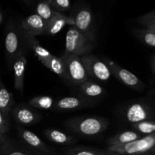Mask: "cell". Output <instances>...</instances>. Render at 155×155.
<instances>
[{
  "mask_svg": "<svg viewBox=\"0 0 155 155\" xmlns=\"http://www.w3.org/2000/svg\"><path fill=\"white\" fill-rule=\"evenodd\" d=\"M64 124L71 131L80 136H95L107 128L108 121L97 117H81L68 120Z\"/></svg>",
  "mask_w": 155,
  "mask_h": 155,
  "instance_id": "obj_1",
  "label": "cell"
},
{
  "mask_svg": "<svg viewBox=\"0 0 155 155\" xmlns=\"http://www.w3.org/2000/svg\"><path fill=\"white\" fill-rule=\"evenodd\" d=\"M155 133L142 136L124 145L109 146L107 151L117 155H154Z\"/></svg>",
  "mask_w": 155,
  "mask_h": 155,
  "instance_id": "obj_2",
  "label": "cell"
},
{
  "mask_svg": "<svg viewBox=\"0 0 155 155\" xmlns=\"http://www.w3.org/2000/svg\"><path fill=\"white\" fill-rule=\"evenodd\" d=\"M92 48L93 43L80 33L74 26L69 28L65 39L64 53L81 57L89 54Z\"/></svg>",
  "mask_w": 155,
  "mask_h": 155,
  "instance_id": "obj_3",
  "label": "cell"
},
{
  "mask_svg": "<svg viewBox=\"0 0 155 155\" xmlns=\"http://www.w3.org/2000/svg\"><path fill=\"white\" fill-rule=\"evenodd\" d=\"M61 58L64 67L67 80L77 86H80L89 80V77L80 57L64 53Z\"/></svg>",
  "mask_w": 155,
  "mask_h": 155,
  "instance_id": "obj_4",
  "label": "cell"
},
{
  "mask_svg": "<svg viewBox=\"0 0 155 155\" xmlns=\"http://www.w3.org/2000/svg\"><path fill=\"white\" fill-rule=\"evenodd\" d=\"M80 58L88 77L102 82L110 80L111 71L105 62L92 54L81 56Z\"/></svg>",
  "mask_w": 155,
  "mask_h": 155,
  "instance_id": "obj_5",
  "label": "cell"
},
{
  "mask_svg": "<svg viewBox=\"0 0 155 155\" xmlns=\"http://www.w3.org/2000/svg\"><path fill=\"white\" fill-rule=\"evenodd\" d=\"M124 117L132 125L142 121L155 119V107L146 101H135L127 106Z\"/></svg>",
  "mask_w": 155,
  "mask_h": 155,
  "instance_id": "obj_6",
  "label": "cell"
},
{
  "mask_svg": "<svg viewBox=\"0 0 155 155\" xmlns=\"http://www.w3.org/2000/svg\"><path fill=\"white\" fill-rule=\"evenodd\" d=\"M74 18L75 21L74 27L92 43H94L95 41V30L92 24V15L90 10L88 8L81 9Z\"/></svg>",
  "mask_w": 155,
  "mask_h": 155,
  "instance_id": "obj_7",
  "label": "cell"
},
{
  "mask_svg": "<svg viewBox=\"0 0 155 155\" xmlns=\"http://www.w3.org/2000/svg\"><path fill=\"white\" fill-rule=\"evenodd\" d=\"M107 64L111 73L113 72L118 80H120L124 85L138 91H142L145 89V84L139 80V77L130 71L123 68L122 67L111 61H108V64Z\"/></svg>",
  "mask_w": 155,
  "mask_h": 155,
  "instance_id": "obj_8",
  "label": "cell"
},
{
  "mask_svg": "<svg viewBox=\"0 0 155 155\" xmlns=\"http://www.w3.org/2000/svg\"><path fill=\"white\" fill-rule=\"evenodd\" d=\"M21 25L26 33L35 37L36 36L46 34L47 23L36 14L24 18Z\"/></svg>",
  "mask_w": 155,
  "mask_h": 155,
  "instance_id": "obj_9",
  "label": "cell"
},
{
  "mask_svg": "<svg viewBox=\"0 0 155 155\" xmlns=\"http://www.w3.org/2000/svg\"><path fill=\"white\" fill-rule=\"evenodd\" d=\"M92 101L83 97H64L54 102L53 109L55 110H71L90 106Z\"/></svg>",
  "mask_w": 155,
  "mask_h": 155,
  "instance_id": "obj_10",
  "label": "cell"
},
{
  "mask_svg": "<svg viewBox=\"0 0 155 155\" xmlns=\"http://www.w3.org/2000/svg\"><path fill=\"white\" fill-rule=\"evenodd\" d=\"M19 35L15 28L10 26L8 29L5 38V47L9 60L13 62L15 58L21 54L19 49Z\"/></svg>",
  "mask_w": 155,
  "mask_h": 155,
  "instance_id": "obj_11",
  "label": "cell"
},
{
  "mask_svg": "<svg viewBox=\"0 0 155 155\" xmlns=\"http://www.w3.org/2000/svg\"><path fill=\"white\" fill-rule=\"evenodd\" d=\"M66 25H75V21L72 17H67L60 12L54 11L52 18L47 24L46 33L48 35L57 34Z\"/></svg>",
  "mask_w": 155,
  "mask_h": 155,
  "instance_id": "obj_12",
  "label": "cell"
},
{
  "mask_svg": "<svg viewBox=\"0 0 155 155\" xmlns=\"http://www.w3.org/2000/svg\"><path fill=\"white\" fill-rule=\"evenodd\" d=\"M26 65H27V59L22 53L15 58V60L13 61L15 88L21 93L24 92V80Z\"/></svg>",
  "mask_w": 155,
  "mask_h": 155,
  "instance_id": "obj_13",
  "label": "cell"
},
{
  "mask_svg": "<svg viewBox=\"0 0 155 155\" xmlns=\"http://www.w3.org/2000/svg\"><path fill=\"white\" fill-rule=\"evenodd\" d=\"M24 36L27 40V43L30 45L31 48L33 49V52H34L35 55L38 58L39 61H40L41 63L44 65L45 67L47 66L48 61L50 59L52 58L53 54H51L48 50L45 49V48L39 44V41L36 39L35 36L29 35L24 32Z\"/></svg>",
  "mask_w": 155,
  "mask_h": 155,
  "instance_id": "obj_14",
  "label": "cell"
},
{
  "mask_svg": "<svg viewBox=\"0 0 155 155\" xmlns=\"http://www.w3.org/2000/svg\"><path fill=\"white\" fill-rule=\"evenodd\" d=\"M79 92L81 95V97L91 101L92 98H96L102 96L105 92V90L98 83L87 80L79 86Z\"/></svg>",
  "mask_w": 155,
  "mask_h": 155,
  "instance_id": "obj_15",
  "label": "cell"
},
{
  "mask_svg": "<svg viewBox=\"0 0 155 155\" xmlns=\"http://www.w3.org/2000/svg\"><path fill=\"white\" fill-rule=\"evenodd\" d=\"M18 133L22 139V140L26 144L34 149L43 151V152H48V149L44 142L35 134L34 133L24 129L20 128L18 130Z\"/></svg>",
  "mask_w": 155,
  "mask_h": 155,
  "instance_id": "obj_16",
  "label": "cell"
},
{
  "mask_svg": "<svg viewBox=\"0 0 155 155\" xmlns=\"http://www.w3.org/2000/svg\"><path fill=\"white\" fill-rule=\"evenodd\" d=\"M142 136L136 131H124L110 138L107 142L109 146L124 145L138 140Z\"/></svg>",
  "mask_w": 155,
  "mask_h": 155,
  "instance_id": "obj_17",
  "label": "cell"
},
{
  "mask_svg": "<svg viewBox=\"0 0 155 155\" xmlns=\"http://www.w3.org/2000/svg\"><path fill=\"white\" fill-rule=\"evenodd\" d=\"M14 117L16 121L23 125H30L37 120V115L26 107H18L14 110Z\"/></svg>",
  "mask_w": 155,
  "mask_h": 155,
  "instance_id": "obj_18",
  "label": "cell"
},
{
  "mask_svg": "<svg viewBox=\"0 0 155 155\" xmlns=\"http://www.w3.org/2000/svg\"><path fill=\"white\" fill-rule=\"evenodd\" d=\"M44 135L49 141L61 145H68L75 142L74 138L57 130H45Z\"/></svg>",
  "mask_w": 155,
  "mask_h": 155,
  "instance_id": "obj_19",
  "label": "cell"
},
{
  "mask_svg": "<svg viewBox=\"0 0 155 155\" xmlns=\"http://www.w3.org/2000/svg\"><path fill=\"white\" fill-rule=\"evenodd\" d=\"M13 104L14 98L12 94L0 83V110L7 117Z\"/></svg>",
  "mask_w": 155,
  "mask_h": 155,
  "instance_id": "obj_20",
  "label": "cell"
},
{
  "mask_svg": "<svg viewBox=\"0 0 155 155\" xmlns=\"http://www.w3.org/2000/svg\"><path fill=\"white\" fill-rule=\"evenodd\" d=\"M29 104L35 108L48 110L54 107V101L51 96L42 95V96H36L32 98L29 101Z\"/></svg>",
  "mask_w": 155,
  "mask_h": 155,
  "instance_id": "obj_21",
  "label": "cell"
},
{
  "mask_svg": "<svg viewBox=\"0 0 155 155\" xmlns=\"http://www.w3.org/2000/svg\"><path fill=\"white\" fill-rule=\"evenodd\" d=\"M132 128L142 136H149L155 133V119L142 121L132 125Z\"/></svg>",
  "mask_w": 155,
  "mask_h": 155,
  "instance_id": "obj_22",
  "label": "cell"
},
{
  "mask_svg": "<svg viewBox=\"0 0 155 155\" xmlns=\"http://www.w3.org/2000/svg\"><path fill=\"white\" fill-rule=\"evenodd\" d=\"M36 15H39L43 21H45L48 24L51 18H52L54 10L51 8L49 0H47V1L40 2L38 3L36 8Z\"/></svg>",
  "mask_w": 155,
  "mask_h": 155,
  "instance_id": "obj_23",
  "label": "cell"
},
{
  "mask_svg": "<svg viewBox=\"0 0 155 155\" xmlns=\"http://www.w3.org/2000/svg\"><path fill=\"white\" fill-rule=\"evenodd\" d=\"M134 33L143 43L155 48V33L148 29H136Z\"/></svg>",
  "mask_w": 155,
  "mask_h": 155,
  "instance_id": "obj_24",
  "label": "cell"
},
{
  "mask_svg": "<svg viewBox=\"0 0 155 155\" xmlns=\"http://www.w3.org/2000/svg\"><path fill=\"white\" fill-rule=\"evenodd\" d=\"M46 68H48L51 71H52L53 73L58 75L59 77L66 79L64 67V64L61 58H58L53 55L52 58L48 61Z\"/></svg>",
  "mask_w": 155,
  "mask_h": 155,
  "instance_id": "obj_25",
  "label": "cell"
},
{
  "mask_svg": "<svg viewBox=\"0 0 155 155\" xmlns=\"http://www.w3.org/2000/svg\"><path fill=\"white\" fill-rule=\"evenodd\" d=\"M67 155H117L110 151H95V150L84 149V148H74L67 153Z\"/></svg>",
  "mask_w": 155,
  "mask_h": 155,
  "instance_id": "obj_26",
  "label": "cell"
},
{
  "mask_svg": "<svg viewBox=\"0 0 155 155\" xmlns=\"http://www.w3.org/2000/svg\"><path fill=\"white\" fill-rule=\"evenodd\" d=\"M136 21L146 27L155 26V10L139 17V18H137Z\"/></svg>",
  "mask_w": 155,
  "mask_h": 155,
  "instance_id": "obj_27",
  "label": "cell"
},
{
  "mask_svg": "<svg viewBox=\"0 0 155 155\" xmlns=\"http://www.w3.org/2000/svg\"><path fill=\"white\" fill-rule=\"evenodd\" d=\"M50 5L53 10L63 11L67 10L71 7V2L69 0H49Z\"/></svg>",
  "mask_w": 155,
  "mask_h": 155,
  "instance_id": "obj_28",
  "label": "cell"
},
{
  "mask_svg": "<svg viewBox=\"0 0 155 155\" xmlns=\"http://www.w3.org/2000/svg\"><path fill=\"white\" fill-rule=\"evenodd\" d=\"M0 153H1L2 155H27L25 153L21 152L18 150L12 149L7 145H5L0 149Z\"/></svg>",
  "mask_w": 155,
  "mask_h": 155,
  "instance_id": "obj_29",
  "label": "cell"
},
{
  "mask_svg": "<svg viewBox=\"0 0 155 155\" xmlns=\"http://www.w3.org/2000/svg\"><path fill=\"white\" fill-rule=\"evenodd\" d=\"M7 117L0 110V133L5 134L8 131Z\"/></svg>",
  "mask_w": 155,
  "mask_h": 155,
  "instance_id": "obj_30",
  "label": "cell"
},
{
  "mask_svg": "<svg viewBox=\"0 0 155 155\" xmlns=\"http://www.w3.org/2000/svg\"><path fill=\"white\" fill-rule=\"evenodd\" d=\"M4 142H5L4 134H2V133H0V149H1V148H2L5 145V144L4 143Z\"/></svg>",
  "mask_w": 155,
  "mask_h": 155,
  "instance_id": "obj_31",
  "label": "cell"
},
{
  "mask_svg": "<svg viewBox=\"0 0 155 155\" xmlns=\"http://www.w3.org/2000/svg\"><path fill=\"white\" fill-rule=\"evenodd\" d=\"M151 67H152L153 72L155 74V55L152 58V61H151Z\"/></svg>",
  "mask_w": 155,
  "mask_h": 155,
  "instance_id": "obj_32",
  "label": "cell"
},
{
  "mask_svg": "<svg viewBox=\"0 0 155 155\" xmlns=\"http://www.w3.org/2000/svg\"><path fill=\"white\" fill-rule=\"evenodd\" d=\"M147 29H148V30H150L151 31H152L153 33H155V26H151V27H146Z\"/></svg>",
  "mask_w": 155,
  "mask_h": 155,
  "instance_id": "obj_33",
  "label": "cell"
},
{
  "mask_svg": "<svg viewBox=\"0 0 155 155\" xmlns=\"http://www.w3.org/2000/svg\"><path fill=\"white\" fill-rule=\"evenodd\" d=\"M2 16L1 12H0V24H1V22H2Z\"/></svg>",
  "mask_w": 155,
  "mask_h": 155,
  "instance_id": "obj_34",
  "label": "cell"
},
{
  "mask_svg": "<svg viewBox=\"0 0 155 155\" xmlns=\"http://www.w3.org/2000/svg\"><path fill=\"white\" fill-rule=\"evenodd\" d=\"M154 155H155V149H154Z\"/></svg>",
  "mask_w": 155,
  "mask_h": 155,
  "instance_id": "obj_35",
  "label": "cell"
}]
</instances>
